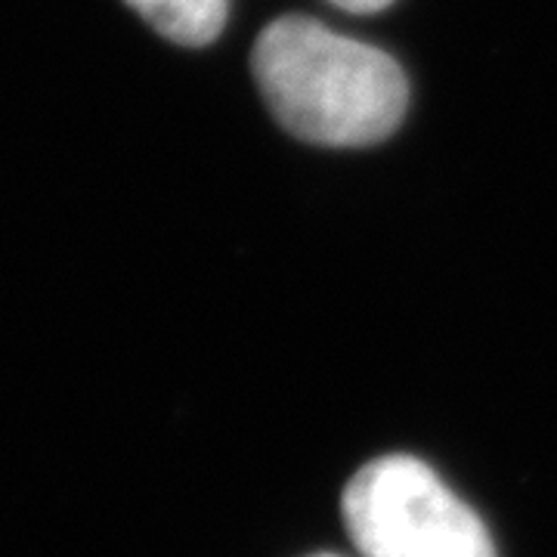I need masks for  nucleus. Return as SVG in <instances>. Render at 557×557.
Instances as JSON below:
<instances>
[{"label":"nucleus","mask_w":557,"mask_h":557,"mask_svg":"<svg viewBox=\"0 0 557 557\" xmlns=\"http://www.w3.org/2000/svg\"><path fill=\"white\" fill-rule=\"evenodd\" d=\"M251 65L270 112L307 143H379L406 115L409 87L397 62L304 16L273 22Z\"/></svg>","instance_id":"f257e3e1"},{"label":"nucleus","mask_w":557,"mask_h":557,"mask_svg":"<svg viewBox=\"0 0 557 557\" xmlns=\"http://www.w3.org/2000/svg\"><path fill=\"white\" fill-rule=\"evenodd\" d=\"M344 523L362 557H496L483 520L409 456L379 458L350 480Z\"/></svg>","instance_id":"f03ea898"},{"label":"nucleus","mask_w":557,"mask_h":557,"mask_svg":"<svg viewBox=\"0 0 557 557\" xmlns=\"http://www.w3.org/2000/svg\"><path fill=\"white\" fill-rule=\"evenodd\" d=\"M161 38L180 47H205L218 38L230 16V0H124Z\"/></svg>","instance_id":"7ed1b4c3"},{"label":"nucleus","mask_w":557,"mask_h":557,"mask_svg":"<svg viewBox=\"0 0 557 557\" xmlns=\"http://www.w3.org/2000/svg\"><path fill=\"white\" fill-rule=\"evenodd\" d=\"M332 3L341 7V10H347V13H379V10H384L394 0H332Z\"/></svg>","instance_id":"20e7f679"},{"label":"nucleus","mask_w":557,"mask_h":557,"mask_svg":"<svg viewBox=\"0 0 557 557\" xmlns=\"http://www.w3.org/2000/svg\"><path fill=\"white\" fill-rule=\"evenodd\" d=\"M325 557H329V555H325Z\"/></svg>","instance_id":"39448f33"}]
</instances>
